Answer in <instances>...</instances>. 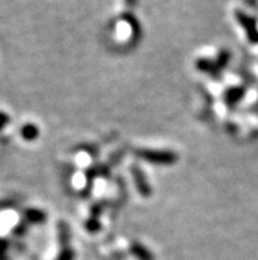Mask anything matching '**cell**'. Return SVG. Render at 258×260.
<instances>
[{
    "label": "cell",
    "instance_id": "1",
    "mask_svg": "<svg viewBox=\"0 0 258 260\" xmlns=\"http://www.w3.org/2000/svg\"><path fill=\"white\" fill-rule=\"evenodd\" d=\"M138 155L148 161L157 162V164H171L175 161V156L170 152H158V151H140Z\"/></svg>",
    "mask_w": 258,
    "mask_h": 260
},
{
    "label": "cell",
    "instance_id": "2",
    "mask_svg": "<svg viewBox=\"0 0 258 260\" xmlns=\"http://www.w3.org/2000/svg\"><path fill=\"white\" fill-rule=\"evenodd\" d=\"M142 173H138V172H136V180H137V186L138 189H140L142 193H145V194H148V191H149V189H148L146 186V182L144 181V177H142Z\"/></svg>",
    "mask_w": 258,
    "mask_h": 260
}]
</instances>
